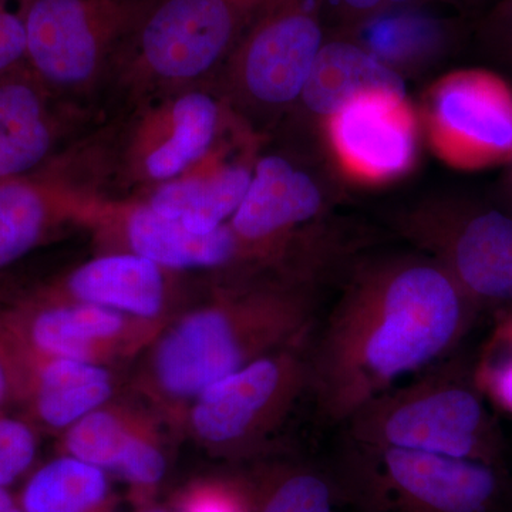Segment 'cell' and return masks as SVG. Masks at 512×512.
I'll return each instance as SVG.
<instances>
[{
    "instance_id": "ac0fdd59",
    "label": "cell",
    "mask_w": 512,
    "mask_h": 512,
    "mask_svg": "<svg viewBox=\"0 0 512 512\" xmlns=\"http://www.w3.org/2000/svg\"><path fill=\"white\" fill-rule=\"evenodd\" d=\"M322 195L311 177L285 158H261L234 217L228 222L245 261L275 254L293 228L318 214Z\"/></svg>"
},
{
    "instance_id": "8992f818",
    "label": "cell",
    "mask_w": 512,
    "mask_h": 512,
    "mask_svg": "<svg viewBox=\"0 0 512 512\" xmlns=\"http://www.w3.org/2000/svg\"><path fill=\"white\" fill-rule=\"evenodd\" d=\"M308 392L309 338L259 357L202 390L188 406V424L212 453L247 457Z\"/></svg>"
},
{
    "instance_id": "2e32d148",
    "label": "cell",
    "mask_w": 512,
    "mask_h": 512,
    "mask_svg": "<svg viewBox=\"0 0 512 512\" xmlns=\"http://www.w3.org/2000/svg\"><path fill=\"white\" fill-rule=\"evenodd\" d=\"M62 444L67 456L123 478L144 505L167 474L153 424L128 407L109 403L94 410L64 431Z\"/></svg>"
},
{
    "instance_id": "9c48e42d",
    "label": "cell",
    "mask_w": 512,
    "mask_h": 512,
    "mask_svg": "<svg viewBox=\"0 0 512 512\" xmlns=\"http://www.w3.org/2000/svg\"><path fill=\"white\" fill-rule=\"evenodd\" d=\"M221 121L220 101L201 87L161 97L128 130L121 173L146 190L190 173L211 157Z\"/></svg>"
},
{
    "instance_id": "4316f807",
    "label": "cell",
    "mask_w": 512,
    "mask_h": 512,
    "mask_svg": "<svg viewBox=\"0 0 512 512\" xmlns=\"http://www.w3.org/2000/svg\"><path fill=\"white\" fill-rule=\"evenodd\" d=\"M433 28L430 23L413 16H393L373 20L367 32L370 53L380 60H399L420 52L429 45Z\"/></svg>"
},
{
    "instance_id": "e575fe53",
    "label": "cell",
    "mask_w": 512,
    "mask_h": 512,
    "mask_svg": "<svg viewBox=\"0 0 512 512\" xmlns=\"http://www.w3.org/2000/svg\"><path fill=\"white\" fill-rule=\"evenodd\" d=\"M511 163H512V160H511ZM507 188H508V197H510V200L512 202V170L510 173V177H508Z\"/></svg>"
},
{
    "instance_id": "3957f363",
    "label": "cell",
    "mask_w": 512,
    "mask_h": 512,
    "mask_svg": "<svg viewBox=\"0 0 512 512\" xmlns=\"http://www.w3.org/2000/svg\"><path fill=\"white\" fill-rule=\"evenodd\" d=\"M356 447L403 448L507 470V443L478 387L474 363L444 359L370 400L345 423Z\"/></svg>"
},
{
    "instance_id": "d590c367",
    "label": "cell",
    "mask_w": 512,
    "mask_h": 512,
    "mask_svg": "<svg viewBox=\"0 0 512 512\" xmlns=\"http://www.w3.org/2000/svg\"><path fill=\"white\" fill-rule=\"evenodd\" d=\"M247 2H249V0H247Z\"/></svg>"
},
{
    "instance_id": "d6a6232c",
    "label": "cell",
    "mask_w": 512,
    "mask_h": 512,
    "mask_svg": "<svg viewBox=\"0 0 512 512\" xmlns=\"http://www.w3.org/2000/svg\"><path fill=\"white\" fill-rule=\"evenodd\" d=\"M0 512H23L18 497L10 493L9 488L0 487Z\"/></svg>"
},
{
    "instance_id": "e0dca14e",
    "label": "cell",
    "mask_w": 512,
    "mask_h": 512,
    "mask_svg": "<svg viewBox=\"0 0 512 512\" xmlns=\"http://www.w3.org/2000/svg\"><path fill=\"white\" fill-rule=\"evenodd\" d=\"M67 104L26 66L0 73V183L39 173L59 158Z\"/></svg>"
},
{
    "instance_id": "d6986e66",
    "label": "cell",
    "mask_w": 512,
    "mask_h": 512,
    "mask_svg": "<svg viewBox=\"0 0 512 512\" xmlns=\"http://www.w3.org/2000/svg\"><path fill=\"white\" fill-rule=\"evenodd\" d=\"M26 359L20 407L35 427L66 431L87 414L106 406L116 392L109 366L62 357Z\"/></svg>"
},
{
    "instance_id": "277c9868",
    "label": "cell",
    "mask_w": 512,
    "mask_h": 512,
    "mask_svg": "<svg viewBox=\"0 0 512 512\" xmlns=\"http://www.w3.org/2000/svg\"><path fill=\"white\" fill-rule=\"evenodd\" d=\"M247 0H150L121 47L111 76L133 97L200 87L228 55Z\"/></svg>"
},
{
    "instance_id": "d4e9b609",
    "label": "cell",
    "mask_w": 512,
    "mask_h": 512,
    "mask_svg": "<svg viewBox=\"0 0 512 512\" xmlns=\"http://www.w3.org/2000/svg\"><path fill=\"white\" fill-rule=\"evenodd\" d=\"M493 315V330L474 363V375L484 396L512 414V306Z\"/></svg>"
},
{
    "instance_id": "836d02e7",
    "label": "cell",
    "mask_w": 512,
    "mask_h": 512,
    "mask_svg": "<svg viewBox=\"0 0 512 512\" xmlns=\"http://www.w3.org/2000/svg\"><path fill=\"white\" fill-rule=\"evenodd\" d=\"M137 512H170L167 510H164V508L160 507H153V505H144L143 508H141L140 511Z\"/></svg>"
},
{
    "instance_id": "30bf717a",
    "label": "cell",
    "mask_w": 512,
    "mask_h": 512,
    "mask_svg": "<svg viewBox=\"0 0 512 512\" xmlns=\"http://www.w3.org/2000/svg\"><path fill=\"white\" fill-rule=\"evenodd\" d=\"M414 231L480 312L512 306V214L464 208Z\"/></svg>"
},
{
    "instance_id": "52a82bcc",
    "label": "cell",
    "mask_w": 512,
    "mask_h": 512,
    "mask_svg": "<svg viewBox=\"0 0 512 512\" xmlns=\"http://www.w3.org/2000/svg\"><path fill=\"white\" fill-rule=\"evenodd\" d=\"M357 448L359 493L375 510L504 512L510 498L504 468L403 448Z\"/></svg>"
},
{
    "instance_id": "cb8c5ba5",
    "label": "cell",
    "mask_w": 512,
    "mask_h": 512,
    "mask_svg": "<svg viewBox=\"0 0 512 512\" xmlns=\"http://www.w3.org/2000/svg\"><path fill=\"white\" fill-rule=\"evenodd\" d=\"M252 512H336V490L316 468L285 464L251 478Z\"/></svg>"
},
{
    "instance_id": "f546056e",
    "label": "cell",
    "mask_w": 512,
    "mask_h": 512,
    "mask_svg": "<svg viewBox=\"0 0 512 512\" xmlns=\"http://www.w3.org/2000/svg\"><path fill=\"white\" fill-rule=\"evenodd\" d=\"M26 359L0 323V413L20 406L25 387Z\"/></svg>"
},
{
    "instance_id": "9a60e30c",
    "label": "cell",
    "mask_w": 512,
    "mask_h": 512,
    "mask_svg": "<svg viewBox=\"0 0 512 512\" xmlns=\"http://www.w3.org/2000/svg\"><path fill=\"white\" fill-rule=\"evenodd\" d=\"M178 275L140 255L103 252L36 292L165 326L174 318Z\"/></svg>"
},
{
    "instance_id": "7a4b0ae2",
    "label": "cell",
    "mask_w": 512,
    "mask_h": 512,
    "mask_svg": "<svg viewBox=\"0 0 512 512\" xmlns=\"http://www.w3.org/2000/svg\"><path fill=\"white\" fill-rule=\"evenodd\" d=\"M311 295L291 285H235L174 316L147 346L138 389L184 412L222 377L311 336Z\"/></svg>"
},
{
    "instance_id": "4fadbf2b",
    "label": "cell",
    "mask_w": 512,
    "mask_h": 512,
    "mask_svg": "<svg viewBox=\"0 0 512 512\" xmlns=\"http://www.w3.org/2000/svg\"><path fill=\"white\" fill-rule=\"evenodd\" d=\"M323 46L318 19L288 0L259 19L235 57V84L249 101L284 106L302 96Z\"/></svg>"
},
{
    "instance_id": "f1b7e54d",
    "label": "cell",
    "mask_w": 512,
    "mask_h": 512,
    "mask_svg": "<svg viewBox=\"0 0 512 512\" xmlns=\"http://www.w3.org/2000/svg\"><path fill=\"white\" fill-rule=\"evenodd\" d=\"M26 64L25 0H0V73Z\"/></svg>"
},
{
    "instance_id": "ffe728a7",
    "label": "cell",
    "mask_w": 512,
    "mask_h": 512,
    "mask_svg": "<svg viewBox=\"0 0 512 512\" xmlns=\"http://www.w3.org/2000/svg\"><path fill=\"white\" fill-rule=\"evenodd\" d=\"M402 103L390 97H365L335 114L333 136L343 156L370 174L406 170L414 156V136Z\"/></svg>"
},
{
    "instance_id": "7402d4cb",
    "label": "cell",
    "mask_w": 512,
    "mask_h": 512,
    "mask_svg": "<svg viewBox=\"0 0 512 512\" xmlns=\"http://www.w3.org/2000/svg\"><path fill=\"white\" fill-rule=\"evenodd\" d=\"M404 100L402 77L379 57L349 42L323 43L302 92L313 113L335 116L365 97Z\"/></svg>"
},
{
    "instance_id": "603a6c76",
    "label": "cell",
    "mask_w": 512,
    "mask_h": 512,
    "mask_svg": "<svg viewBox=\"0 0 512 512\" xmlns=\"http://www.w3.org/2000/svg\"><path fill=\"white\" fill-rule=\"evenodd\" d=\"M18 501L23 512H110L109 480L106 471L64 454L30 474Z\"/></svg>"
},
{
    "instance_id": "44dd1931",
    "label": "cell",
    "mask_w": 512,
    "mask_h": 512,
    "mask_svg": "<svg viewBox=\"0 0 512 512\" xmlns=\"http://www.w3.org/2000/svg\"><path fill=\"white\" fill-rule=\"evenodd\" d=\"M251 178L252 170L245 165H214L208 158L190 173L148 188L141 198L194 234H210L234 217Z\"/></svg>"
},
{
    "instance_id": "5bb4252c",
    "label": "cell",
    "mask_w": 512,
    "mask_h": 512,
    "mask_svg": "<svg viewBox=\"0 0 512 512\" xmlns=\"http://www.w3.org/2000/svg\"><path fill=\"white\" fill-rule=\"evenodd\" d=\"M434 114L458 164L477 168L512 160V89L497 74L464 70L440 84Z\"/></svg>"
},
{
    "instance_id": "484cf974",
    "label": "cell",
    "mask_w": 512,
    "mask_h": 512,
    "mask_svg": "<svg viewBox=\"0 0 512 512\" xmlns=\"http://www.w3.org/2000/svg\"><path fill=\"white\" fill-rule=\"evenodd\" d=\"M175 512H252L251 478L197 481L180 495Z\"/></svg>"
},
{
    "instance_id": "1f68e13d",
    "label": "cell",
    "mask_w": 512,
    "mask_h": 512,
    "mask_svg": "<svg viewBox=\"0 0 512 512\" xmlns=\"http://www.w3.org/2000/svg\"><path fill=\"white\" fill-rule=\"evenodd\" d=\"M333 2L346 12L366 15V13H376L386 8L409 5L414 0H333Z\"/></svg>"
},
{
    "instance_id": "4dcf8cb0",
    "label": "cell",
    "mask_w": 512,
    "mask_h": 512,
    "mask_svg": "<svg viewBox=\"0 0 512 512\" xmlns=\"http://www.w3.org/2000/svg\"><path fill=\"white\" fill-rule=\"evenodd\" d=\"M488 45L512 64V0H503L491 13L484 29Z\"/></svg>"
},
{
    "instance_id": "6da1fadb",
    "label": "cell",
    "mask_w": 512,
    "mask_h": 512,
    "mask_svg": "<svg viewBox=\"0 0 512 512\" xmlns=\"http://www.w3.org/2000/svg\"><path fill=\"white\" fill-rule=\"evenodd\" d=\"M480 309L440 265L396 262L362 272L309 343V393L345 424L409 373L447 359Z\"/></svg>"
},
{
    "instance_id": "83f0119b",
    "label": "cell",
    "mask_w": 512,
    "mask_h": 512,
    "mask_svg": "<svg viewBox=\"0 0 512 512\" xmlns=\"http://www.w3.org/2000/svg\"><path fill=\"white\" fill-rule=\"evenodd\" d=\"M37 454L36 427L26 417L0 413V487L25 477Z\"/></svg>"
},
{
    "instance_id": "8fae6325",
    "label": "cell",
    "mask_w": 512,
    "mask_h": 512,
    "mask_svg": "<svg viewBox=\"0 0 512 512\" xmlns=\"http://www.w3.org/2000/svg\"><path fill=\"white\" fill-rule=\"evenodd\" d=\"M104 252H130L168 271H212L245 261L229 224L210 234H194L165 217L143 198L106 200L90 224Z\"/></svg>"
},
{
    "instance_id": "7c38bea8",
    "label": "cell",
    "mask_w": 512,
    "mask_h": 512,
    "mask_svg": "<svg viewBox=\"0 0 512 512\" xmlns=\"http://www.w3.org/2000/svg\"><path fill=\"white\" fill-rule=\"evenodd\" d=\"M106 201L56 158L39 173L0 183V271L70 225L90 227Z\"/></svg>"
},
{
    "instance_id": "5b68a950",
    "label": "cell",
    "mask_w": 512,
    "mask_h": 512,
    "mask_svg": "<svg viewBox=\"0 0 512 512\" xmlns=\"http://www.w3.org/2000/svg\"><path fill=\"white\" fill-rule=\"evenodd\" d=\"M150 0H25L26 60L57 100L89 94L110 77Z\"/></svg>"
},
{
    "instance_id": "ba28073f",
    "label": "cell",
    "mask_w": 512,
    "mask_h": 512,
    "mask_svg": "<svg viewBox=\"0 0 512 512\" xmlns=\"http://www.w3.org/2000/svg\"><path fill=\"white\" fill-rule=\"evenodd\" d=\"M0 323L29 357H62L110 366L147 348L164 326L124 313L60 301L39 292L0 312Z\"/></svg>"
}]
</instances>
